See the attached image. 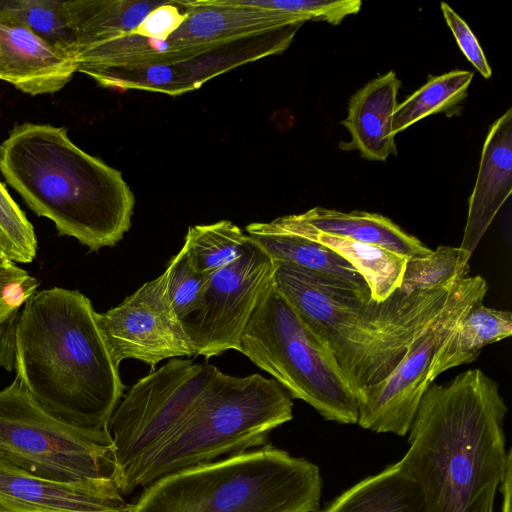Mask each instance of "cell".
Segmentation results:
<instances>
[{"label": "cell", "instance_id": "obj_3", "mask_svg": "<svg viewBox=\"0 0 512 512\" xmlns=\"http://www.w3.org/2000/svg\"><path fill=\"white\" fill-rule=\"evenodd\" d=\"M272 282L328 348L355 396L391 374L444 311L455 284L410 294L397 289L378 302L369 291L283 262H274Z\"/></svg>", "mask_w": 512, "mask_h": 512}, {"label": "cell", "instance_id": "obj_5", "mask_svg": "<svg viewBox=\"0 0 512 512\" xmlns=\"http://www.w3.org/2000/svg\"><path fill=\"white\" fill-rule=\"evenodd\" d=\"M292 411L291 396L274 379L219 370L186 417L122 473L118 488L128 495L167 474L260 447Z\"/></svg>", "mask_w": 512, "mask_h": 512}, {"label": "cell", "instance_id": "obj_12", "mask_svg": "<svg viewBox=\"0 0 512 512\" xmlns=\"http://www.w3.org/2000/svg\"><path fill=\"white\" fill-rule=\"evenodd\" d=\"M273 271L274 262L249 238L238 259L212 274L202 309L183 321L194 356L210 359L240 351L242 334Z\"/></svg>", "mask_w": 512, "mask_h": 512}, {"label": "cell", "instance_id": "obj_18", "mask_svg": "<svg viewBox=\"0 0 512 512\" xmlns=\"http://www.w3.org/2000/svg\"><path fill=\"white\" fill-rule=\"evenodd\" d=\"M400 86V80L391 70L351 96L347 117L341 122L351 141L340 144L343 150H357L363 158L381 162L397 154L392 116Z\"/></svg>", "mask_w": 512, "mask_h": 512}, {"label": "cell", "instance_id": "obj_21", "mask_svg": "<svg viewBox=\"0 0 512 512\" xmlns=\"http://www.w3.org/2000/svg\"><path fill=\"white\" fill-rule=\"evenodd\" d=\"M512 334L510 311L475 303L459 321L433 358L428 380L433 383L448 369L474 361L483 347Z\"/></svg>", "mask_w": 512, "mask_h": 512}, {"label": "cell", "instance_id": "obj_31", "mask_svg": "<svg viewBox=\"0 0 512 512\" xmlns=\"http://www.w3.org/2000/svg\"><path fill=\"white\" fill-rule=\"evenodd\" d=\"M0 242L14 263H30L37 253L32 224L0 182Z\"/></svg>", "mask_w": 512, "mask_h": 512}, {"label": "cell", "instance_id": "obj_23", "mask_svg": "<svg viewBox=\"0 0 512 512\" xmlns=\"http://www.w3.org/2000/svg\"><path fill=\"white\" fill-rule=\"evenodd\" d=\"M321 512H427L418 485L397 463L367 477Z\"/></svg>", "mask_w": 512, "mask_h": 512}, {"label": "cell", "instance_id": "obj_19", "mask_svg": "<svg viewBox=\"0 0 512 512\" xmlns=\"http://www.w3.org/2000/svg\"><path fill=\"white\" fill-rule=\"evenodd\" d=\"M248 228L263 232L288 233L318 242L346 259L365 280L373 300L382 302L400 286L407 257L380 246L357 242L317 232L293 215L267 223H251Z\"/></svg>", "mask_w": 512, "mask_h": 512}, {"label": "cell", "instance_id": "obj_4", "mask_svg": "<svg viewBox=\"0 0 512 512\" xmlns=\"http://www.w3.org/2000/svg\"><path fill=\"white\" fill-rule=\"evenodd\" d=\"M0 171L30 209L90 251L114 246L131 227L135 199L121 172L64 127L16 125L0 144Z\"/></svg>", "mask_w": 512, "mask_h": 512}, {"label": "cell", "instance_id": "obj_20", "mask_svg": "<svg viewBox=\"0 0 512 512\" xmlns=\"http://www.w3.org/2000/svg\"><path fill=\"white\" fill-rule=\"evenodd\" d=\"M293 217L317 232L380 246L407 258L426 255L431 251L418 238L377 213L341 212L314 207L304 213L294 214Z\"/></svg>", "mask_w": 512, "mask_h": 512}, {"label": "cell", "instance_id": "obj_13", "mask_svg": "<svg viewBox=\"0 0 512 512\" xmlns=\"http://www.w3.org/2000/svg\"><path fill=\"white\" fill-rule=\"evenodd\" d=\"M95 318L118 367L125 359H136L153 370L164 359L194 356L184 323L169 300L165 271L118 306L96 312Z\"/></svg>", "mask_w": 512, "mask_h": 512}, {"label": "cell", "instance_id": "obj_29", "mask_svg": "<svg viewBox=\"0 0 512 512\" xmlns=\"http://www.w3.org/2000/svg\"><path fill=\"white\" fill-rule=\"evenodd\" d=\"M165 272L171 305L179 319L185 321L202 309L213 273L196 272L183 247L171 258Z\"/></svg>", "mask_w": 512, "mask_h": 512}, {"label": "cell", "instance_id": "obj_27", "mask_svg": "<svg viewBox=\"0 0 512 512\" xmlns=\"http://www.w3.org/2000/svg\"><path fill=\"white\" fill-rule=\"evenodd\" d=\"M0 13L21 23L61 52L76 59L78 45L64 1L0 0Z\"/></svg>", "mask_w": 512, "mask_h": 512}, {"label": "cell", "instance_id": "obj_7", "mask_svg": "<svg viewBox=\"0 0 512 512\" xmlns=\"http://www.w3.org/2000/svg\"><path fill=\"white\" fill-rule=\"evenodd\" d=\"M239 352L326 420L357 423L356 396L332 354L272 281L242 334Z\"/></svg>", "mask_w": 512, "mask_h": 512}, {"label": "cell", "instance_id": "obj_11", "mask_svg": "<svg viewBox=\"0 0 512 512\" xmlns=\"http://www.w3.org/2000/svg\"><path fill=\"white\" fill-rule=\"evenodd\" d=\"M301 23L188 48L142 66L99 69L86 75L105 88L179 95L237 66L286 50Z\"/></svg>", "mask_w": 512, "mask_h": 512}, {"label": "cell", "instance_id": "obj_22", "mask_svg": "<svg viewBox=\"0 0 512 512\" xmlns=\"http://www.w3.org/2000/svg\"><path fill=\"white\" fill-rule=\"evenodd\" d=\"M165 1L69 0L64 5L80 48L132 32Z\"/></svg>", "mask_w": 512, "mask_h": 512}, {"label": "cell", "instance_id": "obj_6", "mask_svg": "<svg viewBox=\"0 0 512 512\" xmlns=\"http://www.w3.org/2000/svg\"><path fill=\"white\" fill-rule=\"evenodd\" d=\"M318 466L270 444L167 474L127 512H317Z\"/></svg>", "mask_w": 512, "mask_h": 512}, {"label": "cell", "instance_id": "obj_26", "mask_svg": "<svg viewBox=\"0 0 512 512\" xmlns=\"http://www.w3.org/2000/svg\"><path fill=\"white\" fill-rule=\"evenodd\" d=\"M249 237L228 220L188 229L183 248L192 268L201 274L231 264L245 251Z\"/></svg>", "mask_w": 512, "mask_h": 512}, {"label": "cell", "instance_id": "obj_8", "mask_svg": "<svg viewBox=\"0 0 512 512\" xmlns=\"http://www.w3.org/2000/svg\"><path fill=\"white\" fill-rule=\"evenodd\" d=\"M108 430L65 423L14 381L0 390V465L55 481L110 479L117 483Z\"/></svg>", "mask_w": 512, "mask_h": 512}, {"label": "cell", "instance_id": "obj_36", "mask_svg": "<svg viewBox=\"0 0 512 512\" xmlns=\"http://www.w3.org/2000/svg\"><path fill=\"white\" fill-rule=\"evenodd\" d=\"M500 490L502 493L501 512H512V459L508 462Z\"/></svg>", "mask_w": 512, "mask_h": 512}, {"label": "cell", "instance_id": "obj_24", "mask_svg": "<svg viewBox=\"0 0 512 512\" xmlns=\"http://www.w3.org/2000/svg\"><path fill=\"white\" fill-rule=\"evenodd\" d=\"M249 238L273 262H283L341 281L350 287L369 291L361 274L342 256L328 247L302 236L263 232L246 227Z\"/></svg>", "mask_w": 512, "mask_h": 512}, {"label": "cell", "instance_id": "obj_30", "mask_svg": "<svg viewBox=\"0 0 512 512\" xmlns=\"http://www.w3.org/2000/svg\"><path fill=\"white\" fill-rule=\"evenodd\" d=\"M228 5L253 7L297 16L304 22L325 21L340 24L344 18L359 12L360 0H224Z\"/></svg>", "mask_w": 512, "mask_h": 512}, {"label": "cell", "instance_id": "obj_37", "mask_svg": "<svg viewBox=\"0 0 512 512\" xmlns=\"http://www.w3.org/2000/svg\"><path fill=\"white\" fill-rule=\"evenodd\" d=\"M12 264H14V262H12L3 251H0V268L8 267Z\"/></svg>", "mask_w": 512, "mask_h": 512}, {"label": "cell", "instance_id": "obj_25", "mask_svg": "<svg viewBox=\"0 0 512 512\" xmlns=\"http://www.w3.org/2000/svg\"><path fill=\"white\" fill-rule=\"evenodd\" d=\"M473 75L468 70H453L440 76H429L423 86L397 104L392 116L393 134L429 115L447 112L460 104L467 97Z\"/></svg>", "mask_w": 512, "mask_h": 512}, {"label": "cell", "instance_id": "obj_9", "mask_svg": "<svg viewBox=\"0 0 512 512\" xmlns=\"http://www.w3.org/2000/svg\"><path fill=\"white\" fill-rule=\"evenodd\" d=\"M218 371L211 364L172 358L123 395L108 424L115 447L117 485L137 458L186 417Z\"/></svg>", "mask_w": 512, "mask_h": 512}, {"label": "cell", "instance_id": "obj_35", "mask_svg": "<svg viewBox=\"0 0 512 512\" xmlns=\"http://www.w3.org/2000/svg\"><path fill=\"white\" fill-rule=\"evenodd\" d=\"M16 318L0 326V368L8 371L14 369V325Z\"/></svg>", "mask_w": 512, "mask_h": 512}, {"label": "cell", "instance_id": "obj_10", "mask_svg": "<svg viewBox=\"0 0 512 512\" xmlns=\"http://www.w3.org/2000/svg\"><path fill=\"white\" fill-rule=\"evenodd\" d=\"M488 290L480 275L465 276L454 284L441 315L414 342L391 374L382 382L356 394L357 424L377 433L406 435L419 402L430 385L428 376L434 356L459 321Z\"/></svg>", "mask_w": 512, "mask_h": 512}, {"label": "cell", "instance_id": "obj_15", "mask_svg": "<svg viewBox=\"0 0 512 512\" xmlns=\"http://www.w3.org/2000/svg\"><path fill=\"white\" fill-rule=\"evenodd\" d=\"M110 479L55 481L0 465V512H127Z\"/></svg>", "mask_w": 512, "mask_h": 512}, {"label": "cell", "instance_id": "obj_34", "mask_svg": "<svg viewBox=\"0 0 512 512\" xmlns=\"http://www.w3.org/2000/svg\"><path fill=\"white\" fill-rule=\"evenodd\" d=\"M441 10L464 56L484 78L489 79L492 75V70L474 33L448 4L442 2Z\"/></svg>", "mask_w": 512, "mask_h": 512}, {"label": "cell", "instance_id": "obj_2", "mask_svg": "<svg viewBox=\"0 0 512 512\" xmlns=\"http://www.w3.org/2000/svg\"><path fill=\"white\" fill-rule=\"evenodd\" d=\"M89 298L78 290L36 291L14 325V370L27 393L70 425L108 430L123 384Z\"/></svg>", "mask_w": 512, "mask_h": 512}, {"label": "cell", "instance_id": "obj_38", "mask_svg": "<svg viewBox=\"0 0 512 512\" xmlns=\"http://www.w3.org/2000/svg\"><path fill=\"white\" fill-rule=\"evenodd\" d=\"M0 251H3V249H2V245H1V242H0ZM3 252H4V251H3Z\"/></svg>", "mask_w": 512, "mask_h": 512}, {"label": "cell", "instance_id": "obj_28", "mask_svg": "<svg viewBox=\"0 0 512 512\" xmlns=\"http://www.w3.org/2000/svg\"><path fill=\"white\" fill-rule=\"evenodd\" d=\"M468 261L459 247L438 246L428 254L407 259L398 290L410 294L453 285L467 276Z\"/></svg>", "mask_w": 512, "mask_h": 512}, {"label": "cell", "instance_id": "obj_16", "mask_svg": "<svg viewBox=\"0 0 512 512\" xmlns=\"http://www.w3.org/2000/svg\"><path fill=\"white\" fill-rule=\"evenodd\" d=\"M75 72V58L0 13V80L35 96L61 90Z\"/></svg>", "mask_w": 512, "mask_h": 512}, {"label": "cell", "instance_id": "obj_14", "mask_svg": "<svg viewBox=\"0 0 512 512\" xmlns=\"http://www.w3.org/2000/svg\"><path fill=\"white\" fill-rule=\"evenodd\" d=\"M186 16L165 40L132 32L115 39L113 51L120 67L148 65L170 54L226 41L275 27L305 22L278 11L228 5L224 0H184Z\"/></svg>", "mask_w": 512, "mask_h": 512}, {"label": "cell", "instance_id": "obj_32", "mask_svg": "<svg viewBox=\"0 0 512 512\" xmlns=\"http://www.w3.org/2000/svg\"><path fill=\"white\" fill-rule=\"evenodd\" d=\"M38 286V280L15 263L0 268V326L17 317Z\"/></svg>", "mask_w": 512, "mask_h": 512}, {"label": "cell", "instance_id": "obj_17", "mask_svg": "<svg viewBox=\"0 0 512 512\" xmlns=\"http://www.w3.org/2000/svg\"><path fill=\"white\" fill-rule=\"evenodd\" d=\"M512 191V109L490 126L459 249L469 262L480 240Z\"/></svg>", "mask_w": 512, "mask_h": 512}, {"label": "cell", "instance_id": "obj_1", "mask_svg": "<svg viewBox=\"0 0 512 512\" xmlns=\"http://www.w3.org/2000/svg\"><path fill=\"white\" fill-rule=\"evenodd\" d=\"M506 413L498 383L480 369L428 386L409 448L397 462L418 485L427 512H494L512 459L505 448Z\"/></svg>", "mask_w": 512, "mask_h": 512}, {"label": "cell", "instance_id": "obj_33", "mask_svg": "<svg viewBox=\"0 0 512 512\" xmlns=\"http://www.w3.org/2000/svg\"><path fill=\"white\" fill-rule=\"evenodd\" d=\"M187 7L184 0H166L153 9L132 33L155 40H165L184 21Z\"/></svg>", "mask_w": 512, "mask_h": 512}]
</instances>
